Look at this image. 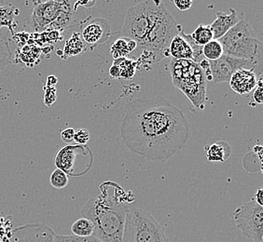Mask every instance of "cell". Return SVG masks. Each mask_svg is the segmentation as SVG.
<instances>
[{
    "mask_svg": "<svg viewBox=\"0 0 263 242\" xmlns=\"http://www.w3.org/2000/svg\"><path fill=\"white\" fill-rule=\"evenodd\" d=\"M127 148L149 160H165L186 146L190 124L183 112L163 97L130 102L121 123Z\"/></svg>",
    "mask_w": 263,
    "mask_h": 242,
    "instance_id": "obj_1",
    "label": "cell"
},
{
    "mask_svg": "<svg viewBox=\"0 0 263 242\" xmlns=\"http://www.w3.org/2000/svg\"><path fill=\"white\" fill-rule=\"evenodd\" d=\"M126 206L118 198V192L108 194V187H101V194L92 197L81 211V216L93 224L92 237L102 242H122Z\"/></svg>",
    "mask_w": 263,
    "mask_h": 242,
    "instance_id": "obj_2",
    "label": "cell"
},
{
    "mask_svg": "<svg viewBox=\"0 0 263 242\" xmlns=\"http://www.w3.org/2000/svg\"><path fill=\"white\" fill-rule=\"evenodd\" d=\"M170 72L174 86L182 91L196 110L205 108L208 81L204 73L193 60H170Z\"/></svg>",
    "mask_w": 263,
    "mask_h": 242,
    "instance_id": "obj_3",
    "label": "cell"
},
{
    "mask_svg": "<svg viewBox=\"0 0 263 242\" xmlns=\"http://www.w3.org/2000/svg\"><path fill=\"white\" fill-rule=\"evenodd\" d=\"M218 41L222 45L225 55L250 60L258 66L261 65L262 43L254 36L252 28L247 21H239L237 25Z\"/></svg>",
    "mask_w": 263,
    "mask_h": 242,
    "instance_id": "obj_4",
    "label": "cell"
},
{
    "mask_svg": "<svg viewBox=\"0 0 263 242\" xmlns=\"http://www.w3.org/2000/svg\"><path fill=\"white\" fill-rule=\"evenodd\" d=\"M122 242H167L161 225L149 212L128 209Z\"/></svg>",
    "mask_w": 263,
    "mask_h": 242,
    "instance_id": "obj_5",
    "label": "cell"
},
{
    "mask_svg": "<svg viewBox=\"0 0 263 242\" xmlns=\"http://www.w3.org/2000/svg\"><path fill=\"white\" fill-rule=\"evenodd\" d=\"M162 1L148 0L133 6L127 10L122 34L123 37L136 41L143 47L147 34L157 17Z\"/></svg>",
    "mask_w": 263,
    "mask_h": 242,
    "instance_id": "obj_6",
    "label": "cell"
},
{
    "mask_svg": "<svg viewBox=\"0 0 263 242\" xmlns=\"http://www.w3.org/2000/svg\"><path fill=\"white\" fill-rule=\"evenodd\" d=\"M181 30L182 26L177 24V21L174 19L172 14L162 2L159 8L157 17L142 48L166 57L165 52H168V48L171 41Z\"/></svg>",
    "mask_w": 263,
    "mask_h": 242,
    "instance_id": "obj_7",
    "label": "cell"
},
{
    "mask_svg": "<svg viewBox=\"0 0 263 242\" xmlns=\"http://www.w3.org/2000/svg\"><path fill=\"white\" fill-rule=\"evenodd\" d=\"M233 220L243 237L254 242H262V206L253 199L245 202L233 212Z\"/></svg>",
    "mask_w": 263,
    "mask_h": 242,
    "instance_id": "obj_8",
    "label": "cell"
},
{
    "mask_svg": "<svg viewBox=\"0 0 263 242\" xmlns=\"http://www.w3.org/2000/svg\"><path fill=\"white\" fill-rule=\"evenodd\" d=\"M212 81L215 84L230 82L235 72L242 69L255 71L258 67L250 60H241L232 56L224 55L218 60H209Z\"/></svg>",
    "mask_w": 263,
    "mask_h": 242,
    "instance_id": "obj_9",
    "label": "cell"
},
{
    "mask_svg": "<svg viewBox=\"0 0 263 242\" xmlns=\"http://www.w3.org/2000/svg\"><path fill=\"white\" fill-rule=\"evenodd\" d=\"M70 2L67 1H43L37 2L32 12V26L36 32L45 30L57 20L66 10Z\"/></svg>",
    "mask_w": 263,
    "mask_h": 242,
    "instance_id": "obj_10",
    "label": "cell"
},
{
    "mask_svg": "<svg viewBox=\"0 0 263 242\" xmlns=\"http://www.w3.org/2000/svg\"><path fill=\"white\" fill-rule=\"evenodd\" d=\"M55 234L45 224H26L17 227L10 242H54Z\"/></svg>",
    "mask_w": 263,
    "mask_h": 242,
    "instance_id": "obj_11",
    "label": "cell"
},
{
    "mask_svg": "<svg viewBox=\"0 0 263 242\" xmlns=\"http://www.w3.org/2000/svg\"><path fill=\"white\" fill-rule=\"evenodd\" d=\"M89 156H91V152L85 146H66L57 153L54 162L57 169L66 172L67 175L76 176V162L79 158Z\"/></svg>",
    "mask_w": 263,
    "mask_h": 242,
    "instance_id": "obj_12",
    "label": "cell"
},
{
    "mask_svg": "<svg viewBox=\"0 0 263 242\" xmlns=\"http://www.w3.org/2000/svg\"><path fill=\"white\" fill-rule=\"evenodd\" d=\"M110 35V26L108 22L103 18H97L91 21L81 32L82 41L92 46L101 45L108 41Z\"/></svg>",
    "mask_w": 263,
    "mask_h": 242,
    "instance_id": "obj_13",
    "label": "cell"
},
{
    "mask_svg": "<svg viewBox=\"0 0 263 242\" xmlns=\"http://www.w3.org/2000/svg\"><path fill=\"white\" fill-rule=\"evenodd\" d=\"M257 74L252 70L242 69L233 74L230 80V86L234 92L240 95H248L257 87Z\"/></svg>",
    "mask_w": 263,
    "mask_h": 242,
    "instance_id": "obj_14",
    "label": "cell"
},
{
    "mask_svg": "<svg viewBox=\"0 0 263 242\" xmlns=\"http://www.w3.org/2000/svg\"><path fill=\"white\" fill-rule=\"evenodd\" d=\"M216 15L217 19L210 25V27L213 32L214 39L218 41L223 35H226L233 26L237 25L239 23V18L236 10L233 8H230V14L221 11H217Z\"/></svg>",
    "mask_w": 263,
    "mask_h": 242,
    "instance_id": "obj_15",
    "label": "cell"
},
{
    "mask_svg": "<svg viewBox=\"0 0 263 242\" xmlns=\"http://www.w3.org/2000/svg\"><path fill=\"white\" fill-rule=\"evenodd\" d=\"M169 55L176 60H193V51L187 41L180 35H177L173 38L169 48Z\"/></svg>",
    "mask_w": 263,
    "mask_h": 242,
    "instance_id": "obj_16",
    "label": "cell"
},
{
    "mask_svg": "<svg viewBox=\"0 0 263 242\" xmlns=\"http://www.w3.org/2000/svg\"><path fill=\"white\" fill-rule=\"evenodd\" d=\"M209 162H225L232 155V147L227 142L219 141L205 147Z\"/></svg>",
    "mask_w": 263,
    "mask_h": 242,
    "instance_id": "obj_17",
    "label": "cell"
},
{
    "mask_svg": "<svg viewBox=\"0 0 263 242\" xmlns=\"http://www.w3.org/2000/svg\"><path fill=\"white\" fill-rule=\"evenodd\" d=\"M20 10L14 5L0 6V29L7 27L14 35V30L17 28L16 17L20 15Z\"/></svg>",
    "mask_w": 263,
    "mask_h": 242,
    "instance_id": "obj_18",
    "label": "cell"
},
{
    "mask_svg": "<svg viewBox=\"0 0 263 242\" xmlns=\"http://www.w3.org/2000/svg\"><path fill=\"white\" fill-rule=\"evenodd\" d=\"M137 44L136 41H132L126 37L119 38L111 45L110 52L114 60L126 58L132 51L137 49Z\"/></svg>",
    "mask_w": 263,
    "mask_h": 242,
    "instance_id": "obj_19",
    "label": "cell"
},
{
    "mask_svg": "<svg viewBox=\"0 0 263 242\" xmlns=\"http://www.w3.org/2000/svg\"><path fill=\"white\" fill-rule=\"evenodd\" d=\"M86 51L85 45L81 38V35L78 33H73L70 38L66 41V45L63 51V59H66L71 56L81 55Z\"/></svg>",
    "mask_w": 263,
    "mask_h": 242,
    "instance_id": "obj_20",
    "label": "cell"
},
{
    "mask_svg": "<svg viewBox=\"0 0 263 242\" xmlns=\"http://www.w3.org/2000/svg\"><path fill=\"white\" fill-rule=\"evenodd\" d=\"M95 231L93 224L87 218L81 217L71 226L72 235L80 237H92Z\"/></svg>",
    "mask_w": 263,
    "mask_h": 242,
    "instance_id": "obj_21",
    "label": "cell"
},
{
    "mask_svg": "<svg viewBox=\"0 0 263 242\" xmlns=\"http://www.w3.org/2000/svg\"><path fill=\"white\" fill-rule=\"evenodd\" d=\"M202 51L204 59L210 62L218 60L224 55L222 45L220 44L219 41H215V39L210 41L206 45L203 46Z\"/></svg>",
    "mask_w": 263,
    "mask_h": 242,
    "instance_id": "obj_22",
    "label": "cell"
},
{
    "mask_svg": "<svg viewBox=\"0 0 263 242\" xmlns=\"http://www.w3.org/2000/svg\"><path fill=\"white\" fill-rule=\"evenodd\" d=\"M113 64H115L119 67L120 72H121V78H125V79H131L133 78L136 72H137V62L127 59V58H122L119 60H114Z\"/></svg>",
    "mask_w": 263,
    "mask_h": 242,
    "instance_id": "obj_23",
    "label": "cell"
},
{
    "mask_svg": "<svg viewBox=\"0 0 263 242\" xmlns=\"http://www.w3.org/2000/svg\"><path fill=\"white\" fill-rule=\"evenodd\" d=\"M191 37L193 41L197 44L198 46L203 47L209 43L210 41L214 39L213 37V32L211 30L210 25L209 26H203L200 25L197 28L194 30L193 34L191 35Z\"/></svg>",
    "mask_w": 263,
    "mask_h": 242,
    "instance_id": "obj_24",
    "label": "cell"
},
{
    "mask_svg": "<svg viewBox=\"0 0 263 242\" xmlns=\"http://www.w3.org/2000/svg\"><path fill=\"white\" fill-rule=\"evenodd\" d=\"M68 182H69L68 175L61 170L55 169L53 172H51L50 183L53 188L56 189L65 188L68 185Z\"/></svg>",
    "mask_w": 263,
    "mask_h": 242,
    "instance_id": "obj_25",
    "label": "cell"
},
{
    "mask_svg": "<svg viewBox=\"0 0 263 242\" xmlns=\"http://www.w3.org/2000/svg\"><path fill=\"white\" fill-rule=\"evenodd\" d=\"M12 60V53L10 45L4 39H0V72L4 70Z\"/></svg>",
    "mask_w": 263,
    "mask_h": 242,
    "instance_id": "obj_26",
    "label": "cell"
},
{
    "mask_svg": "<svg viewBox=\"0 0 263 242\" xmlns=\"http://www.w3.org/2000/svg\"><path fill=\"white\" fill-rule=\"evenodd\" d=\"M54 242H102L97 237H80L74 235H55Z\"/></svg>",
    "mask_w": 263,
    "mask_h": 242,
    "instance_id": "obj_27",
    "label": "cell"
},
{
    "mask_svg": "<svg viewBox=\"0 0 263 242\" xmlns=\"http://www.w3.org/2000/svg\"><path fill=\"white\" fill-rule=\"evenodd\" d=\"M90 132L86 129H80L75 132L74 142L79 146H85L90 140Z\"/></svg>",
    "mask_w": 263,
    "mask_h": 242,
    "instance_id": "obj_28",
    "label": "cell"
},
{
    "mask_svg": "<svg viewBox=\"0 0 263 242\" xmlns=\"http://www.w3.org/2000/svg\"><path fill=\"white\" fill-rule=\"evenodd\" d=\"M262 78L259 77L258 82H257V87L254 91L253 99L256 102L257 105H262L263 96H262Z\"/></svg>",
    "mask_w": 263,
    "mask_h": 242,
    "instance_id": "obj_29",
    "label": "cell"
},
{
    "mask_svg": "<svg viewBox=\"0 0 263 242\" xmlns=\"http://www.w3.org/2000/svg\"><path fill=\"white\" fill-rule=\"evenodd\" d=\"M56 100V91L54 87H45L44 102L48 106H51Z\"/></svg>",
    "mask_w": 263,
    "mask_h": 242,
    "instance_id": "obj_30",
    "label": "cell"
},
{
    "mask_svg": "<svg viewBox=\"0 0 263 242\" xmlns=\"http://www.w3.org/2000/svg\"><path fill=\"white\" fill-rule=\"evenodd\" d=\"M76 131L73 128H67L66 130L61 131L62 141L66 144H71L74 142V135Z\"/></svg>",
    "mask_w": 263,
    "mask_h": 242,
    "instance_id": "obj_31",
    "label": "cell"
},
{
    "mask_svg": "<svg viewBox=\"0 0 263 242\" xmlns=\"http://www.w3.org/2000/svg\"><path fill=\"white\" fill-rule=\"evenodd\" d=\"M193 3L192 0H174L173 1V4L181 11L190 10L193 6Z\"/></svg>",
    "mask_w": 263,
    "mask_h": 242,
    "instance_id": "obj_32",
    "label": "cell"
},
{
    "mask_svg": "<svg viewBox=\"0 0 263 242\" xmlns=\"http://www.w3.org/2000/svg\"><path fill=\"white\" fill-rule=\"evenodd\" d=\"M109 75L111 76L112 78L114 79H118V78H121V72L119 67L115 64L112 65L110 69H109Z\"/></svg>",
    "mask_w": 263,
    "mask_h": 242,
    "instance_id": "obj_33",
    "label": "cell"
},
{
    "mask_svg": "<svg viewBox=\"0 0 263 242\" xmlns=\"http://www.w3.org/2000/svg\"><path fill=\"white\" fill-rule=\"evenodd\" d=\"M252 199L256 203H258L259 206H262L263 207V190L261 188H258V190L255 193V196H254Z\"/></svg>",
    "mask_w": 263,
    "mask_h": 242,
    "instance_id": "obj_34",
    "label": "cell"
},
{
    "mask_svg": "<svg viewBox=\"0 0 263 242\" xmlns=\"http://www.w3.org/2000/svg\"><path fill=\"white\" fill-rule=\"evenodd\" d=\"M57 83V78L54 76H48L47 78V87H54Z\"/></svg>",
    "mask_w": 263,
    "mask_h": 242,
    "instance_id": "obj_35",
    "label": "cell"
}]
</instances>
